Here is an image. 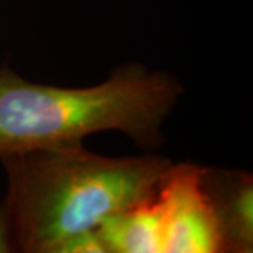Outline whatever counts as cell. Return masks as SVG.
I'll list each match as a JSON object with an SVG mask.
<instances>
[{
	"instance_id": "obj_1",
	"label": "cell",
	"mask_w": 253,
	"mask_h": 253,
	"mask_svg": "<svg viewBox=\"0 0 253 253\" xmlns=\"http://www.w3.org/2000/svg\"><path fill=\"white\" fill-rule=\"evenodd\" d=\"M0 162L7 177L1 201L24 253H59L73 236L152 199L173 163L155 152L99 155L83 144L23 151Z\"/></svg>"
},
{
	"instance_id": "obj_2",
	"label": "cell",
	"mask_w": 253,
	"mask_h": 253,
	"mask_svg": "<svg viewBox=\"0 0 253 253\" xmlns=\"http://www.w3.org/2000/svg\"><path fill=\"white\" fill-rule=\"evenodd\" d=\"M183 94L176 75L139 62L120 65L86 87L36 83L0 66V158L83 144L106 131L121 132L145 152H156Z\"/></svg>"
},
{
	"instance_id": "obj_3",
	"label": "cell",
	"mask_w": 253,
	"mask_h": 253,
	"mask_svg": "<svg viewBox=\"0 0 253 253\" xmlns=\"http://www.w3.org/2000/svg\"><path fill=\"white\" fill-rule=\"evenodd\" d=\"M163 253H222L217 218L201 181V165L172 163L156 191Z\"/></svg>"
},
{
	"instance_id": "obj_4",
	"label": "cell",
	"mask_w": 253,
	"mask_h": 253,
	"mask_svg": "<svg viewBox=\"0 0 253 253\" xmlns=\"http://www.w3.org/2000/svg\"><path fill=\"white\" fill-rule=\"evenodd\" d=\"M201 181L217 218L222 253L252 252V174L245 170L201 166Z\"/></svg>"
},
{
	"instance_id": "obj_5",
	"label": "cell",
	"mask_w": 253,
	"mask_h": 253,
	"mask_svg": "<svg viewBox=\"0 0 253 253\" xmlns=\"http://www.w3.org/2000/svg\"><path fill=\"white\" fill-rule=\"evenodd\" d=\"M97 232L107 253H163L162 219L156 194L109 217Z\"/></svg>"
},
{
	"instance_id": "obj_6",
	"label": "cell",
	"mask_w": 253,
	"mask_h": 253,
	"mask_svg": "<svg viewBox=\"0 0 253 253\" xmlns=\"http://www.w3.org/2000/svg\"><path fill=\"white\" fill-rule=\"evenodd\" d=\"M59 253H107L97 229L82 232L62 245Z\"/></svg>"
},
{
	"instance_id": "obj_7",
	"label": "cell",
	"mask_w": 253,
	"mask_h": 253,
	"mask_svg": "<svg viewBox=\"0 0 253 253\" xmlns=\"http://www.w3.org/2000/svg\"><path fill=\"white\" fill-rule=\"evenodd\" d=\"M10 252H17V246H16L13 225L10 221L7 208L1 201L0 203V253Z\"/></svg>"
}]
</instances>
